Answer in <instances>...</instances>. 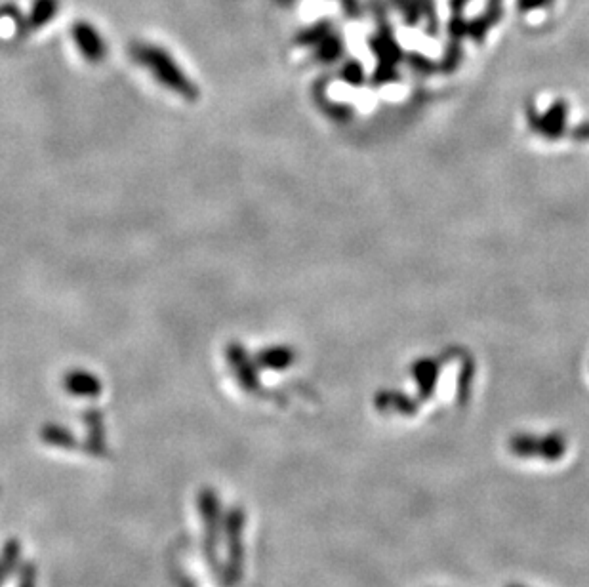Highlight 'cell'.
I'll use <instances>...</instances> for the list:
<instances>
[{
  "label": "cell",
  "mask_w": 589,
  "mask_h": 587,
  "mask_svg": "<svg viewBox=\"0 0 589 587\" xmlns=\"http://www.w3.org/2000/svg\"><path fill=\"white\" fill-rule=\"evenodd\" d=\"M130 56L174 96L189 103L197 102L201 98L199 86L189 79L182 65L174 60V56L163 46L151 42H136L130 46Z\"/></svg>",
  "instance_id": "6da1fadb"
},
{
  "label": "cell",
  "mask_w": 589,
  "mask_h": 587,
  "mask_svg": "<svg viewBox=\"0 0 589 587\" xmlns=\"http://www.w3.org/2000/svg\"><path fill=\"white\" fill-rule=\"evenodd\" d=\"M73 39L77 42L82 56L92 63H100L107 56V42L100 31L90 23H77L73 27Z\"/></svg>",
  "instance_id": "7a4b0ae2"
},
{
  "label": "cell",
  "mask_w": 589,
  "mask_h": 587,
  "mask_svg": "<svg viewBox=\"0 0 589 587\" xmlns=\"http://www.w3.org/2000/svg\"><path fill=\"white\" fill-rule=\"evenodd\" d=\"M65 389L79 397H94L102 391L100 380L88 370H71L65 374Z\"/></svg>",
  "instance_id": "3957f363"
},
{
  "label": "cell",
  "mask_w": 589,
  "mask_h": 587,
  "mask_svg": "<svg viewBox=\"0 0 589 587\" xmlns=\"http://www.w3.org/2000/svg\"><path fill=\"white\" fill-rule=\"evenodd\" d=\"M60 10V4L58 0H37L35 6H33V12H31V18H29V25L33 29L46 25L48 21L54 18V14Z\"/></svg>",
  "instance_id": "277c9868"
}]
</instances>
